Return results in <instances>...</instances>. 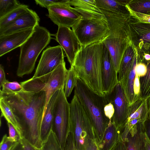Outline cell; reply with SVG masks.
<instances>
[{
	"mask_svg": "<svg viewBox=\"0 0 150 150\" xmlns=\"http://www.w3.org/2000/svg\"><path fill=\"white\" fill-rule=\"evenodd\" d=\"M74 94L88 115L98 144L101 140L110 120L105 116L104 107L108 101L107 95L100 96L89 89L78 79Z\"/></svg>",
	"mask_w": 150,
	"mask_h": 150,
	"instance_id": "obj_4",
	"label": "cell"
},
{
	"mask_svg": "<svg viewBox=\"0 0 150 150\" xmlns=\"http://www.w3.org/2000/svg\"><path fill=\"white\" fill-rule=\"evenodd\" d=\"M3 67L1 64L0 66V87H2L3 83L7 81Z\"/></svg>",
	"mask_w": 150,
	"mask_h": 150,
	"instance_id": "obj_43",
	"label": "cell"
},
{
	"mask_svg": "<svg viewBox=\"0 0 150 150\" xmlns=\"http://www.w3.org/2000/svg\"><path fill=\"white\" fill-rule=\"evenodd\" d=\"M69 131L72 133L75 146L78 150H81L87 137L97 142L88 116L74 94L70 103Z\"/></svg>",
	"mask_w": 150,
	"mask_h": 150,
	"instance_id": "obj_6",
	"label": "cell"
},
{
	"mask_svg": "<svg viewBox=\"0 0 150 150\" xmlns=\"http://www.w3.org/2000/svg\"><path fill=\"white\" fill-rule=\"evenodd\" d=\"M52 128L43 140L41 150H63Z\"/></svg>",
	"mask_w": 150,
	"mask_h": 150,
	"instance_id": "obj_28",
	"label": "cell"
},
{
	"mask_svg": "<svg viewBox=\"0 0 150 150\" xmlns=\"http://www.w3.org/2000/svg\"><path fill=\"white\" fill-rule=\"evenodd\" d=\"M70 103L64 93L59 90L54 108L52 129L55 133L60 145L64 150L69 132Z\"/></svg>",
	"mask_w": 150,
	"mask_h": 150,
	"instance_id": "obj_9",
	"label": "cell"
},
{
	"mask_svg": "<svg viewBox=\"0 0 150 150\" xmlns=\"http://www.w3.org/2000/svg\"><path fill=\"white\" fill-rule=\"evenodd\" d=\"M108 95L114 109L111 120L119 129L127 122L130 105L122 85L119 82L112 93Z\"/></svg>",
	"mask_w": 150,
	"mask_h": 150,
	"instance_id": "obj_13",
	"label": "cell"
},
{
	"mask_svg": "<svg viewBox=\"0 0 150 150\" xmlns=\"http://www.w3.org/2000/svg\"><path fill=\"white\" fill-rule=\"evenodd\" d=\"M145 131L144 122L139 123L129 131L123 141L127 150H146L143 135Z\"/></svg>",
	"mask_w": 150,
	"mask_h": 150,
	"instance_id": "obj_20",
	"label": "cell"
},
{
	"mask_svg": "<svg viewBox=\"0 0 150 150\" xmlns=\"http://www.w3.org/2000/svg\"><path fill=\"white\" fill-rule=\"evenodd\" d=\"M147 15H150V13H149Z\"/></svg>",
	"mask_w": 150,
	"mask_h": 150,
	"instance_id": "obj_49",
	"label": "cell"
},
{
	"mask_svg": "<svg viewBox=\"0 0 150 150\" xmlns=\"http://www.w3.org/2000/svg\"><path fill=\"white\" fill-rule=\"evenodd\" d=\"M132 43L141 55L150 54V23L140 22L131 16L128 22Z\"/></svg>",
	"mask_w": 150,
	"mask_h": 150,
	"instance_id": "obj_10",
	"label": "cell"
},
{
	"mask_svg": "<svg viewBox=\"0 0 150 150\" xmlns=\"http://www.w3.org/2000/svg\"><path fill=\"white\" fill-rule=\"evenodd\" d=\"M7 123L8 128L9 139L13 142L20 141L21 138L15 128L10 123Z\"/></svg>",
	"mask_w": 150,
	"mask_h": 150,
	"instance_id": "obj_35",
	"label": "cell"
},
{
	"mask_svg": "<svg viewBox=\"0 0 150 150\" xmlns=\"http://www.w3.org/2000/svg\"><path fill=\"white\" fill-rule=\"evenodd\" d=\"M120 139L119 131L110 120L101 141L98 144L99 150H112Z\"/></svg>",
	"mask_w": 150,
	"mask_h": 150,
	"instance_id": "obj_21",
	"label": "cell"
},
{
	"mask_svg": "<svg viewBox=\"0 0 150 150\" xmlns=\"http://www.w3.org/2000/svg\"><path fill=\"white\" fill-rule=\"evenodd\" d=\"M145 132L150 140V119L147 118L144 122Z\"/></svg>",
	"mask_w": 150,
	"mask_h": 150,
	"instance_id": "obj_44",
	"label": "cell"
},
{
	"mask_svg": "<svg viewBox=\"0 0 150 150\" xmlns=\"http://www.w3.org/2000/svg\"><path fill=\"white\" fill-rule=\"evenodd\" d=\"M112 150H127V147L125 143L120 138Z\"/></svg>",
	"mask_w": 150,
	"mask_h": 150,
	"instance_id": "obj_42",
	"label": "cell"
},
{
	"mask_svg": "<svg viewBox=\"0 0 150 150\" xmlns=\"http://www.w3.org/2000/svg\"><path fill=\"white\" fill-rule=\"evenodd\" d=\"M0 99L8 105L22 128L23 136L34 147L41 149L43 141L41 127L46 103L45 91L24 90L4 93L0 91Z\"/></svg>",
	"mask_w": 150,
	"mask_h": 150,
	"instance_id": "obj_1",
	"label": "cell"
},
{
	"mask_svg": "<svg viewBox=\"0 0 150 150\" xmlns=\"http://www.w3.org/2000/svg\"><path fill=\"white\" fill-rule=\"evenodd\" d=\"M58 27L55 35V40L64 52L71 66L81 46L74 32L70 28L62 26Z\"/></svg>",
	"mask_w": 150,
	"mask_h": 150,
	"instance_id": "obj_14",
	"label": "cell"
},
{
	"mask_svg": "<svg viewBox=\"0 0 150 150\" xmlns=\"http://www.w3.org/2000/svg\"><path fill=\"white\" fill-rule=\"evenodd\" d=\"M51 34L45 28L36 26L30 36L20 47V52L16 74L19 77L33 70L39 54L50 43Z\"/></svg>",
	"mask_w": 150,
	"mask_h": 150,
	"instance_id": "obj_5",
	"label": "cell"
},
{
	"mask_svg": "<svg viewBox=\"0 0 150 150\" xmlns=\"http://www.w3.org/2000/svg\"><path fill=\"white\" fill-rule=\"evenodd\" d=\"M81 150H99V149L96 141L87 137L84 140Z\"/></svg>",
	"mask_w": 150,
	"mask_h": 150,
	"instance_id": "obj_34",
	"label": "cell"
},
{
	"mask_svg": "<svg viewBox=\"0 0 150 150\" xmlns=\"http://www.w3.org/2000/svg\"><path fill=\"white\" fill-rule=\"evenodd\" d=\"M40 18L36 12L28 8L15 21L0 29V36L30 28L39 25Z\"/></svg>",
	"mask_w": 150,
	"mask_h": 150,
	"instance_id": "obj_15",
	"label": "cell"
},
{
	"mask_svg": "<svg viewBox=\"0 0 150 150\" xmlns=\"http://www.w3.org/2000/svg\"><path fill=\"white\" fill-rule=\"evenodd\" d=\"M78 79L74 68L70 67L67 70L65 82L64 93L67 98L70 96L77 84Z\"/></svg>",
	"mask_w": 150,
	"mask_h": 150,
	"instance_id": "obj_29",
	"label": "cell"
},
{
	"mask_svg": "<svg viewBox=\"0 0 150 150\" xmlns=\"http://www.w3.org/2000/svg\"><path fill=\"white\" fill-rule=\"evenodd\" d=\"M67 70L65 62L59 66L53 71L43 76L33 77L20 82L25 91L31 92L45 91L46 94L45 112L49 100L57 90L64 89L65 82Z\"/></svg>",
	"mask_w": 150,
	"mask_h": 150,
	"instance_id": "obj_7",
	"label": "cell"
},
{
	"mask_svg": "<svg viewBox=\"0 0 150 150\" xmlns=\"http://www.w3.org/2000/svg\"><path fill=\"white\" fill-rule=\"evenodd\" d=\"M104 47L103 42L81 47L70 66L89 89L100 96H104L102 74Z\"/></svg>",
	"mask_w": 150,
	"mask_h": 150,
	"instance_id": "obj_2",
	"label": "cell"
},
{
	"mask_svg": "<svg viewBox=\"0 0 150 150\" xmlns=\"http://www.w3.org/2000/svg\"><path fill=\"white\" fill-rule=\"evenodd\" d=\"M106 95L108 96V101L104 106V112L105 116L110 120H111L114 113V109L109 95Z\"/></svg>",
	"mask_w": 150,
	"mask_h": 150,
	"instance_id": "obj_36",
	"label": "cell"
},
{
	"mask_svg": "<svg viewBox=\"0 0 150 150\" xmlns=\"http://www.w3.org/2000/svg\"><path fill=\"white\" fill-rule=\"evenodd\" d=\"M148 112L146 98H139L129 106L128 117L126 123L136 119L144 122L147 119Z\"/></svg>",
	"mask_w": 150,
	"mask_h": 150,
	"instance_id": "obj_23",
	"label": "cell"
},
{
	"mask_svg": "<svg viewBox=\"0 0 150 150\" xmlns=\"http://www.w3.org/2000/svg\"><path fill=\"white\" fill-rule=\"evenodd\" d=\"M146 102L148 110L147 118L150 119V97L146 98Z\"/></svg>",
	"mask_w": 150,
	"mask_h": 150,
	"instance_id": "obj_47",
	"label": "cell"
},
{
	"mask_svg": "<svg viewBox=\"0 0 150 150\" xmlns=\"http://www.w3.org/2000/svg\"><path fill=\"white\" fill-rule=\"evenodd\" d=\"M30 28L0 36V57L21 46L32 34Z\"/></svg>",
	"mask_w": 150,
	"mask_h": 150,
	"instance_id": "obj_17",
	"label": "cell"
},
{
	"mask_svg": "<svg viewBox=\"0 0 150 150\" xmlns=\"http://www.w3.org/2000/svg\"><path fill=\"white\" fill-rule=\"evenodd\" d=\"M64 150H78L75 146L72 134L70 131L67 138Z\"/></svg>",
	"mask_w": 150,
	"mask_h": 150,
	"instance_id": "obj_39",
	"label": "cell"
},
{
	"mask_svg": "<svg viewBox=\"0 0 150 150\" xmlns=\"http://www.w3.org/2000/svg\"><path fill=\"white\" fill-rule=\"evenodd\" d=\"M69 4L82 16V18L106 19L95 0H69Z\"/></svg>",
	"mask_w": 150,
	"mask_h": 150,
	"instance_id": "obj_18",
	"label": "cell"
},
{
	"mask_svg": "<svg viewBox=\"0 0 150 150\" xmlns=\"http://www.w3.org/2000/svg\"><path fill=\"white\" fill-rule=\"evenodd\" d=\"M101 11L106 17L109 29L108 35L103 42L118 73L123 55L131 42L128 26L130 16Z\"/></svg>",
	"mask_w": 150,
	"mask_h": 150,
	"instance_id": "obj_3",
	"label": "cell"
},
{
	"mask_svg": "<svg viewBox=\"0 0 150 150\" xmlns=\"http://www.w3.org/2000/svg\"><path fill=\"white\" fill-rule=\"evenodd\" d=\"M9 150H23L20 141L15 143Z\"/></svg>",
	"mask_w": 150,
	"mask_h": 150,
	"instance_id": "obj_46",
	"label": "cell"
},
{
	"mask_svg": "<svg viewBox=\"0 0 150 150\" xmlns=\"http://www.w3.org/2000/svg\"><path fill=\"white\" fill-rule=\"evenodd\" d=\"M143 137L146 150H150V140L147 136L145 130L143 134Z\"/></svg>",
	"mask_w": 150,
	"mask_h": 150,
	"instance_id": "obj_45",
	"label": "cell"
},
{
	"mask_svg": "<svg viewBox=\"0 0 150 150\" xmlns=\"http://www.w3.org/2000/svg\"><path fill=\"white\" fill-rule=\"evenodd\" d=\"M20 142L23 150H36L35 147L24 137L21 139Z\"/></svg>",
	"mask_w": 150,
	"mask_h": 150,
	"instance_id": "obj_41",
	"label": "cell"
},
{
	"mask_svg": "<svg viewBox=\"0 0 150 150\" xmlns=\"http://www.w3.org/2000/svg\"><path fill=\"white\" fill-rule=\"evenodd\" d=\"M135 54L130 69L126 78L120 83L129 105L138 99L134 92V83L136 76L135 67L137 63L142 62V57L134 47Z\"/></svg>",
	"mask_w": 150,
	"mask_h": 150,
	"instance_id": "obj_19",
	"label": "cell"
},
{
	"mask_svg": "<svg viewBox=\"0 0 150 150\" xmlns=\"http://www.w3.org/2000/svg\"><path fill=\"white\" fill-rule=\"evenodd\" d=\"M128 5L134 12L147 15L150 13V0H131Z\"/></svg>",
	"mask_w": 150,
	"mask_h": 150,
	"instance_id": "obj_31",
	"label": "cell"
},
{
	"mask_svg": "<svg viewBox=\"0 0 150 150\" xmlns=\"http://www.w3.org/2000/svg\"><path fill=\"white\" fill-rule=\"evenodd\" d=\"M133 88L135 95L137 99H138L140 91L139 77L136 74L134 82Z\"/></svg>",
	"mask_w": 150,
	"mask_h": 150,
	"instance_id": "obj_40",
	"label": "cell"
},
{
	"mask_svg": "<svg viewBox=\"0 0 150 150\" xmlns=\"http://www.w3.org/2000/svg\"><path fill=\"white\" fill-rule=\"evenodd\" d=\"M55 4L48 7V16L55 24L59 26L72 28L82 18L80 14L69 4Z\"/></svg>",
	"mask_w": 150,
	"mask_h": 150,
	"instance_id": "obj_11",
	"label": "cell"
},
{
	"mask_svg": "<svg viewBox=\"0 0 150 150\" xmlns=\"http://www.w3.org/2000/svg\"><path fill=\"white\" fill-rule=\"evenodd\" d=\"M102 81L104 95L110 94L118 83V73L110 52L104 45L102 66Z\"/></svg>",
	"mask_w": 150,
	"mask_h": 150,
	"instance_id": "obj_16",
	"label": "cell"
},
{
	"mask_svg": "<svg viewBox=\"0 0 150 150\" xmlns=\"http://www.w3.org/2000/svg\"><path fill=\"white\" fill-rule=\"evenodd\" d=\"M59 90L57 91L51 97L44 115L42 125L41 133L43 141L52 128L54 108Z\"/></svg>",
	"mask_w": 150,
	"mask_h": 150,
	"instance_id": "obj_22",
	"label": "cell"
},
{
	"mask_svg": "<svg viewBox=\"0 0 150 150\" xmlns=\"http://www.w3.org/2000/svg\"><path fill=\"white\" fill-rule=\"evenodd\" d=\"M71 28L82 47L102 42L109 33L106 19L82 18Z\"/></svg>",
	"mask_w": 150,
	"mask_h": 150,
	"instance_id": "obj_8",
	"label": "cell"
},
{
	"mask_svg": "<svg viewBox=\"0 0 150 150\" xmlns=\"http://www.w3.org/2000/svg\"><path fill=\"white\" fill-rule=\"evenodd\" d=\"M147 71V65L145 63L142 62L137 63L135 67V71L136 74L139 78L145 76Z\"/></svg>",
	"mask_w": 150,
	"mask_h": 150,
	"instance_id": "obj_38",
	"label": "cell"
},
{
	"mask_svg": "<svg viewBox=\"0 0 150 150\" xmlns=\"http://www.w3.org/2000/svg\"><path fill=\"white\" fill-rule=\"evenodd\" d=\"M63 50L60 45L49 47L43 51L33 77H39L55 70L64 63Z\"/></svg>",
	"mask_w": 150,
	"mask_h": 150,
	"instance_id": "obj_12",
	"label": "cell"
},
{
	"mask_svg": "<svg viewBox=\"0 0 150 150\" xmlns=\"http://www.w3.org/2000/svg\"><path fill=\"white\" fill-rule=\"evenodd\" d=\"M135 54L134 47L131 42L125 51L121 62L118 73L119 82L121 83L127 77Z\"/></svg>",
	"mask_w": 150,
	"mask_h": 150,
	"instance_id": "obj_24",
	"label": "cell"
},
{
	"mask_svg": "<svg viewBox=\"0 0 150 150\" xmlns=\"http://www.w3.org/2000/svg\"><path fill=\"white\" fill-rule=\"evenodd\" d=\"M2 87L0 91L6 94L16 93L23 90L20 83L16 81L10 82L8 80L3 83Z\"/></svg>",
	"mask_w": 150,
	"mask_h": 150,
	"instance_id": "obj_33",
	"label": "cell"
},
{
	"mask_svg": "<svg viewBox=\"0 0 150 150\" xmlns=\"http://www.w3.org/2000/svg\"><path fill=\"white\" fill-rule=\"evenodd\" d=\"M28 8V5L21 4L18 7L0 18V29L12 23Z\"/></svg>",
	"mask_w": 150,
	"mask_h": 150,
	"instance_id": "obj_27",
	"label": "cell"
},
{
	"mask_svg": "<svg viewBox=\"0 0 150 150\" xmlns=\"http://www.w3.org/2000/svg\"><path fill=\"white\" fill-rule=\"evenodd\" d=\"M147 71L144 76L139 78L140 91L139 98L150 97V61L147 64Z\"/></svg>",
	"mask_w": 150,
	"mask_h": 150,
	"instance_id": "obj_30",
	"label": "cell"
},
{
	"mask_svg": "<svg viewBox=\"0 0 150 150\" xmlns=\"http://www.w3.org/2000/svg\"><path fill=\"white\" fill-rule=\"evenodd\" d=\"M101 10L110 13L130 15L127 7L121 0H95Z\"/></svg>",
	"mask_w": 150,
	"mask_h": 150,
	"instance_id": "obj_25",
	"label": "cell"
},
{
	"mask_svg": "<svg viewBox=\"0 0 150 150\" xmlns=\"http://www.w3.org/2000/svg\"><path fill=\"white\" fill-rule=\"evenodd\" d=\"M0 107L1 116L5 118L7 122L11 124L14 127L21 139L24 137L22 128L17 121L9 107L3 100L0 99Z\"/></svg>",
	"mask_w": 150,
	"mask_h": 150,
	"instance_id": "obj_26",
	"label": "cell"
},
{
	"mask_svg": "<svg viewBox=\"0 0 150 150\" xmlns=\"http://www.w3.org/2000/svg\"><path fill=\"white\" fill-rule=\"evenodd\" d=\"M21 4L19 1L16 0H0V18Z\"/></svg>",
	"mask_w": 150,
	"mask_h": 150,
	"instance_id": "obj_32",
	"label": "cell"
},
{
	"mask_svg": "<svg viewBox=\"0 0 150 150\" xmlns=\"http://www.w3.org/2000/svg\"><path fill=\"white\" fill-rule=\"evenodd\" d=\"M35 148V149H36V150H41V149H38L37 148Z\"/></svg>",
	"mask_w": 150,
	"mask_h": 150,
	"instance_id": "obj_48",
	"label": "cell"
},
{
	"mask_svg": "<svg viewBox=\"0 0 150 150\" xmlns=\"http://www.w3.org/2000/svg\"><path fill=\"white\" fill-rule=\"evenodd\" d=\"M15 143L11 141L6 134H4L0 143V150H9Z\"/></svg>",
	"mask_w": 150,
	"mask_h": 150,
	"instance_id": "obj_37",
	"label": "cell"
}]
</instances>
